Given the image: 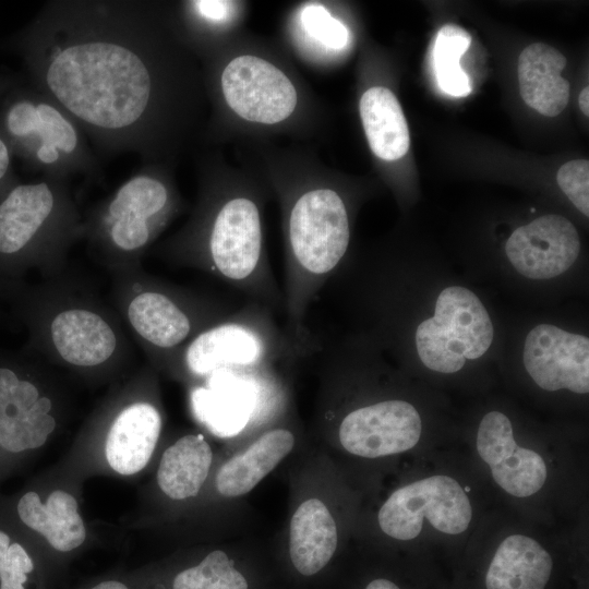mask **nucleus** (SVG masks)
Here are the masks:
<instances>
[{
  "instance_id": "obj_3",
  "label": "nucleus",
  "mask_w": 589,
  "mask_h": 589,
  "mask_svg": "<svg viewBox=\"0 0 589 589\" xmlns=\"http://www.w3.org/2000/svg\"><path fill=\"white\" fill-rule=\"evenodd\" d=\"M156 372L146 364L113 385L82 425L59 477L132 478L148 466L164 429Z\"/></svg>"
},
{
  "instance_id": "obj_11",
  "label": "nucleus",
  "mask_w": 589,
  "mask_h": 589,
  "mask_svg": "<svg viewBox=\"0 0 589 589\" xmlns=\"http://www.w3.org/2000/svg\"><path fill=\"white\" fill-rule=\"evenodd\" d=\"M167 188L151 177L121 187L97 220L101 260L112 274L141 265L140 260L171 209Z\"/></svg>"
},
{
  "instance_id": "obj_31",
  "label": "nucleus",
  "mask_w": 589,
  "mask_h": 589,
  "mask_svg": "<svg viewBox=\"0 0 589 589\" xmlns=\"http://www.w3.org/2000/svg\"><path fill=\"white\" fill-rule=\"evenodd\" d=\"M79 589H140L130 572L103 576Z\"/></svg>"
},
{
  "instance_id": "obj_18",
  "label": "nucleus",
  "mask_w": 589,
  "mask_h": 589,
  "mask_svg": "<svg viewBox=\"0 0 589 589\" xmlns=\"http://www.w3.org/2000/svg\"><path fill=\"white\" fill-rule=\"evenodd\" d=\"M130 573L140 589H252L248 575L219 549L194 563L171 568L142 567Z\"/></svg>"
},
{
  "instance_id": "obj_12",
  "label": "nucleus",
  "mask_w": 589,
  "mask_h": 589,
  "mask_svg": "<svg viewBox=\"0 0 589 589\" xmlns=\"http://www.w3.org/2000/svg\"><path fill=\"white\" fill-rule=\"evenodd\" d=\"M472 508L460 484L448 476H432L399 488L378 512L384 533L397 540L414 539L423 519L438 531L458 534L469 527Z\"/></svg>"
},
{
  "instance_id": "obj_36",
  "label": "nucleus",
  "mask_w": 589,
  "mask_h": 589,
  "mask_svg": "<svg viewBox=\"0 0 589 589\" xmlns=\"http://www.w3.org/2000/svg\"><path fill=\"white\" fill-rule=\"evenodd\" d=\"M578 104L581 109V111L585 113V116H589V88L586 86L579 97H578Z\"/></svg>"
},
{
  "instance_id": "obj_17",
  "label": "nucleus",
  "mask_w": 589,
  "mask_h": 589,
  "mask_svg": "<svg viewBox=\"0 0 589 589\" xmlns=\"http://www.w3.org/2000/svg\"><path fill=\"white\" fill-rule=\"evenodd\" d=\"M477 450L489 465L497 485L513 496H531L546 481L543 458L537 452L517 445L509 419L500 411H491L482 418Z\"/></svg>"
},
{
  "instance_id": "obj_37",
  "label": "nucleus",
  "mask_w": 589,
  "mask_h": 589,
  "mask_svg": "<svg viewBox=\"0 0 589 589\" xmlns=\"http://www.w3.org/2000/svg\"><path fill=\"white\" fill-rule=\"evenodd\" d=\"M0 293H7V289L1 281H0Z\"/></svg>"
},
{
  "instance_id": "obj_33",
  "label": "nucleus",
  "mask_w": 589,
  "mask_h": 589,
  "mask_svg": "<svg viewBox=\"0 0 589 589\" xmlns=\"http://www.w3.org/2000/svg\"><path fill=\"white\" fill-rule=\"evenodd\" d=\"M37 157L43 163L51 164L58 159L59 153L53 145L43 144L37 152Z\"/></svg>"
},
{
  "instance_id": "obj_20",
  "label": "nucleus",
  "mask_w": 589,
  "mask_h": 589,
  "mask_svg": "<svg viewBox=\"0 0 589 589\" xmlns=\"http://www.w3.org/2000/svg\"><path fill=\"white\" fill-rule=\"evenodd\" d=\"M566 63L564 55L543 43H534L521 51L519 91L529 107L546 117L563 111L569 98V83L561 75Z\"/></svg>"
},
{
  "instance_id": "obj_15",
  "label": "nucleus",
  "mask_w": 589,
  "mask_h": 589,
  "mask_svg": "<svg viewBox=\"0 0 589 589\" xmlns=\"http://www.w3.org/2000/svg\"><path fill=\"white\" fill-rule=\"evenodd\" d=\"M524 365L542 389L589 392V339L550 324L533 327L526 337Z\"/></svg>"
},
{
  "instance_id": "obj_27",
  "label": "nucleus",
  "mask_w": 589,
  "mask_h": 589,
  "mask_svg": "<svg viewBox=\"0 0 589 589\" xmlns=\"http://www.w3.org/2000/svg\"><path fill=\"white\" fill-rule=\"evenodd\" d=\"M301 23L306 34L325 47L340 50L349 43L348 28L321 4H308L301 13Z\"/></svg>"
},
{
  "instance_id": "obj_24",
  "label": "nucleus",
  "mask_w": 589,
  "mask_h": 589,
  "mask_svg": "<svg viewBox=\"0 0 589 589\" xmlns=\"http://www.w3.org/2000/svg\"><path fill=\"white\" fill-rule=\"evenodd\" d=\"M294 446V435L286 428L263 433L244 452L225 462L217 472L216 488L227 497L251 491Z\"/></svg>"
},
{
  "instance_id": "obj_29",
  "label": "nucleus",
  "mask_w": 589,
  "mask_h": 589,
  "mask_svg": "<svg viewBox=\"0 0 589 589\" xmlns=\"http://www.w3.org/2000/svg\"><path fill=\"white\" fill-rule=\"evenodd\" d=\"M557 183L584 215H589V163L587 159L565 163L557 172Z\"/></svg>"
},
{
  "instance_id": "obj_28",
  "label": "nucleus",
  "mask_w": 589,
  "mask_h": 589,
  "mask_svg": "<svg viewBox=\"0 0 589 589\" xmlns=\"http://www.w3.org/2000/svg\"><path fill=\"white\" fill-rule=\"evenodd\" d=\"M36 111L38 115L36 133L40 135L43 144L53 145L67 153L72 152L76 146L73 127L57 109L47 104H39Z\"/></svg>"
},
{
  "instance_id": "obj_9",
  "label": "nucleus",
  "mask_w": 589,
  "mask_h": 589,
  "mask_svg": "<svg viewBox=\"0 0 589 589\" xmlns=\"http://www.w3.org/2000/svg\"><path fill=\"white\" fill-rule=\"evenodd\" d=\"M75 488L58 476L49 483L37 479L10 496L0 495V510L38 543L57 572L92 538Z\"/></svg>"
},
{
  "instance_id": "obj_5",
  "label": "nucleus",
  "mask_w": 589,
  "mask_h": 589,
  "mask_svg": "<svg viewBox=\"0 0 589 589\" xmlns=\"http://www.w3.org/2000/svg\"><path fill=\"white\" fill-rule=\"evenodd\" d=\"M46 80L68 110L104 129L136 122L152 91L143 60L128 47L106 40L84 41L61 50L51 60Z\"/></svg>"
},
{
  "instance_id": "obj_13",
  "label": "nucleus",
  "mask_w": 589,
  "mask_h": 589,
  "mask_svg": "<svg viewBox=\"0 0 589 589\" xmlns=\"http://www.w3.org/2000/svg\"><path fill=\"white\" fill-rule=\"evenodd\" d=\"M221 87L228 106L252 122L278 123L297 106V92L288 76L255 56L232 59L223 72Z\"/></svg>"
},
{
  "instance_id": "obj_25",
  "label": "nucleus",
  "mask_w": 589,
  "mask_h": 589,
  "mask_svg": "<svg viewBox=\"0 0 589 589\" xmlns=\"http://www.w3.org/2000/svg\"><path fill=\"white\" fill-rule=\"evenodd\" d=\"M360 117L369 145L375 156L386 161L404 157L410 146L408 124L394 93L374 86L363 93Z\"/></svg>"
},
{
  "instance_id": "obj_34",
  "label": "nucleus",
  "mask_w": 589,
  "mask_h": 589,
  "mask_svg": "<svg viewBox=\"0 0 589 589\" xmlns=\"http://www.w3.org/2000/svg\"><path fill=\"white\" fill-rule=\"evenodd\" d=\"M364 589H400L394 581L386 578H375L366 584Z\"/></svg>"
},
{
  "instance_id": "obj_2",
  "label": "nucleus",
  "mask_w": 589,
  "mask_h": 589,
  "mask_svg": "<svg viewBox=\"0 0 589 589\" xmlns=\"http://www.w3.org/2000/svg\"><path fill=\"white\" fill-rule=\"evenodd\" d=\"M25 326L23 351L94 384L113 380L132 357L122 320L89 289L62 275L10 291Z\"/></svg>"
},
{
  "instance_id": "obj_7",
  "label": "nucleus",
  "mask_w": 589,
  "mask_h": 589,
  "mask_svg": "<svg viewBox=\"0 0 589 589\" xmlns=\"http://www.w3.org/2000/svg\"><path fill=\"white\" fill-rule=\"evenodd\" d=\"M68 410L55 368L23 350L0 353V483L47 446Z\"/></svg>"
},
{
  "instance_id": "obj_23",
  "label": "nucleus",
  "mask_w": 589,
  "mask_h": 589,
  "mask_svg": "<svg viewBox=\"0 0 589 589\" xmlns=\"http://www.w3.org/2000/svg\"><path fill=\"white\" fill-rule=\"evenodd\" d=\"M213 461V450L201 433L180 436L163 452L156 483L172 501L192 498L204 485Z\"/></svg>"
},
{
  "instance_id": "obj_4",
  "label": "nucleus",
  "mask_w": 589,
  "mask_h": 589,
  "mask_svg": "<svg viewBox=\"0 0 589 589\" xmlns=\"http://www.w3.org/2000/svg\"><path fill=\"white\" fill-rule=\"evenodd\" d=\"M164 249V257L206 273L274 312L284 309L263 245L260 207L248 195H231Z\"/></svg>"
},
{
  "instance_id": "obj_19",
  "label": "nucleus",
  "mask_w": 589,
  "mask_h": 589,
  "mask_svg": "<svg viewBox=\"0 0 589 589\" xmlns=\"http://www.w3.org/2000/svg\"><path fill=\"white\" fill-rule=\"evenodd\" d=\"M336 522L318 498L304 501L290 521L289 560L296 574L310 578L320 574L337 549Z\"/></svg>"
},
{
  "instance_id": "obj_16",
  "label": "nucleus",
  "mask_w": 589,
  "mask_h": 589,
  "mask_svg": "<svg viewBox=\"0 0 589 589\" xmlns=\"http://www.w3.org/2000/svg\"><path fill=\"white\" fill-rule=\"evenodd\" d=\"M579 237L565 217L550 214L517 228L505 244L506 255L522 276L548 279L563 274L579 254Z\"/></svg>"
},
{
  "instance_id": "obj_22",
  "label": "nucleus",
  "mask_w": 589,
  "mask_h": 589,
  "mask_svg": "<svg viewBox=\"0 0 589 589\" xmlns=\"http://www.w3.org/2000/svg\"><path fill=\"white\" fill-rule=\"evenodd\" d=\"M56 575L38 543L0 510V589H51Z\"/></svg>"
},
{
  "instance_id": "obj_21",
  "label": "nucleus",
  "mask_w": 589,
  "mask_h": 589,
  "mask_svg": "<svg viewBox=\"0 0 589 589\" xmlns=\"http://www.w3.org/2000/svg\"><path fill=\"white\" fill-rule=\"evenodd\" d=\"M550 553L524 534H512L498 545L485 576L486 589H544L552 572Z\"/></svg>"
},
{
  "instance_id": "obj_14",
  "label": "nucleus",
  "mask_w": 589,
  "mask_h": 589,
  "mask_svg": "<svg viewBox=\"0 0 589 589\" xmlns=\"http://www.w3.org/2000/svg\"><path fill=\"white\" fill-rule=\"evenodd\" d=\"M421 428V418L410 402L387 399L347 412L339 422L338 438L347 452L377 458L414 447Z\"/></svg>"
},
{
  "instance_id": "obj_32",
  "label": "nucleus",
  "mask_w": 589,
  "mask_h": 589,
  "mask_svg": "<svg viewBox=\"0 0 589 589\" xmlns=\"http://www.w3.org/2000/svg\"><path fill=\"white\" fill-rule=\"evenodd\" d=\"M200 13L207 19L220 21L224 20L229 12V2L205 0L195 2Z\"/></svg>"
},
{
  "instance_id": "obj_30",
  "label": "nucleus",
  "mask_w": 589,
  "mask_h": 589,
  "mask_svg": "<svg viewBox=\"0 0 589 589\" xmlns=\"http://www.w3.org/2000/svg\"><path fill=\"white\" fill-rule=\"evenodd\" d=\"M37 123L36 107L29 103H17L9 111L8 128L14 135L22 136L36 133Z\"/></svg>"
},
{
  "instance_id": "obj_1",
  "label": "nucleus",
  "mask_w": 589,
  "mask_h": 589,
  "mask_svg": "<svg viewBox=\"0 0 589 589\" xmlns=\"http://www.w3.org/2000/svg\"><path fill=\"white\" fill-rule=\"evenodd\" d=\"M268 306L248 301L191 339L169 373L189 383L194 418L231 437L279 401V369L309 353Z\"/></svg>"
},
{
  "instance_id": "obj_26",
  "label": "nucleus",
  "mask_w": 589,
  "mask_h": 589,
  "mask_svg": "<svg viewBox=\"0 0 589 589\" xmlns=\"http://www.w3.org/2000/svg\"><path fill=\"white\" fill-rule=\"evenodd\" d=\"M470 44V34L455 24L444 25L436 35L433 49L435 77L438 87L450 96L465 97L471 93L470 80L460 65Z\"/></svg>"
},
{
  "instance_id": "obj_10",
  "label": "nucleus",
  "mask_w": 589,
  "mask_h": 589,
  "mask_svg": "<svg viewBox=\"0 0 589 589\" xmlns=\"http://www.w3.org/2000/svg\"><path fill=\"white\" fill-rule=\"evenodd\" d=\"M493 325L480 299L467 288H445L435 303L434 316L416 330L422 363L441 373L459 371L467 359L480 358L493 340Z\"/></svg>"
},
{
  "instance_id": "obj_8",
  "label": "nucleus",
  "mask_w": 589,
  "mask_h": 589,
  "mask_svg": "<svg viewBox=\"0 0 589 589\" xmlns=\"http://www.w3.org/2000/svg\"><path fill=\"white\" fill-rule=\"evenodd\" d=\"M74 229L47 183L14 188L0 203V281L7 292L33 269L46 279L62 275Z\"/></svg>"
},
{
  "instance_id": "obj_6",
  "label": "nucleus",
  "mask_w": 589,
  "mask_h": 589,
  "mask_svg": "<svg viewBox=\"0 0 589 589\" xmlns=\"http://www.w3.org/2000/svg\"><path fill=\"white\" fill-rule=\"evenodd\" d=\"M112 302L148 364L169 373L181 349L236 308L226 300L178 286L141 265L112 274Z\"/></svg>"
},
{
  "instance_id": "obj_35",
  "label": "nucleus",
  "mask_w": 589,
  "mask_h": 589,
  "mask_svg": "<svg viewBox=\"0 0 589 589\" xmlns=\"http://www.w3.org/2000/svg\"><path fill=\"white\" fill-rule=\"evenodd\" d=\"M9 166V153L7 146L0 139V179L5 175Z\"/></svg>"
}]
</instances>
